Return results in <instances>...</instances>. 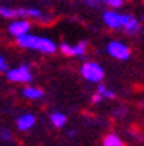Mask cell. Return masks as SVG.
Here are the masks:
<instances>
[{"label": "cell", "instance_id": "cell-6", "mask_svg": "<svg viewBox=\"0 0 144 146\" xmlns=\"http://www.w3.org/2000/svg\"><path fill=\"white\" fill-rule=\"evenodd\" d=\"M59 51L62 54L68 56V57H84L87 52V41H79L76 44L60 43L59 44Z\"/></svg>", "mask_w": 144, "mask_h": 146}, {"label": "cell", "instance_id": "cell-10", "mask_svg": "<svg viewBox=\"0 0 144 146\" xmlns=\"http://www.w3.org/2000/svg\"><path fill=\"white\" fill-rule=\"evenodd\" d=\"M36 124V116L30 111L27 113H22L21 116L16 119V127H18L19 132H29L30 129H33Z\"/></svg>", "mask_w": 144, "mask_h": 146}, {"label": "cell", "instance_id": "cell-2", "mask_svg": "<svg viewBox=\"0 0 144 146\" xmlns=\"http://www.w3.org/2000/svg\"><path fill=\"white\" fill-rule=\"evenodd\" d=\"M0 16L8 18L11 21L15 19H35L40 22H49L51 18L46 16L41 10L38 8H32V7H19V8H11V7H0Z\"/></svg>", "mask_w": 144, "mask_h": 146}, {"label": "cell", "instance_id": "cell-7", "mask_svg": "<svg viewBox=\"0 0 144 146\" xmlns=\"http://www.w3.org/2000/svg\"><path fill=\"white\" fill-rule=\"evenodd\" d=\"M30 27H32V26H30L29 19H15V21L10 22V26H8V32L15 36L16 40H19V38H22V36L32 33V32H30Z\"/></svg>", "mask_w": 144, "mask_h": 146}, {"label": "cell", "instance_id": "cell-15", "mask_svg": "<svg viewBox=\"0 0 144 146\" xmlns=\"http://www.w3.org/2000/svg\"><path fill=\"white\" fill-rule=\"evenodd\" d=\"M100 5H104V7H108L109 10H117V8H122L124 3H125V0H98Z\"/></svg>", "mask_w": 144, "mask_h": 146}, {"label": "cell", "instance_id": "cell-3", "mask_svg": "<svg viewBox=\"0 0 144 146\" xmlns=\"http://www.w3.org/2000/svg\"><path fill=\"white\" fill-rule=\"evenodd\" d=\"M79 73L87 83H92V84H100L104 78L103 67L98 62H95V60H86V62H83L79 67Z\"/></svg>", "mask_w": 144, "mask_h": 146}, {"label": "cell", "instance_id": "cell-16", "mask_svg": "<svg viewBox=\"0 0 144 146\" xmlns=\"http://www.w3.org/2000/svg\"><path fill=\"white\" fill-rule=\"evenodd\" d=\"M0 140L2 141H13V132L10 129H0Z\"/></svg>", "mask_w": 144, "mask_h": 146}, {"label": "cell", "instance_id": "cell-9", "mask_svg": "<svg viewBox=\"0 0 144 146\" xmlns=\"http://www.w3.org/2000/svg\"><path fill=\"white\" fill-rule=\"evenodd\" d=\"M141 30V22L136 16L124 13V21H122V32L127 35H136Z\"/></svg>", "mask_w": 144, "mask_h": 146}, {"label": "cell", "instance_id": "cell-18", "mask_svg": "<svg viewBox=\"0 0 144 146\" xmlns=\"http://www.w3.org/2000/svg\"><path fill=\"white\" fill-rule=\"evenodd\" d=\"M84 3L89 5V7H92V8H98V7H100V2H98V0H84Z\"/></svg>", "mask_w": 144, "mask_h": 146}, {"label": "cell", "instance_id": "cell-19", "mask_svg": "<svg viewBox=\"0 0 144 146\" xmlns=\"http://www.w3.org/2000/svg\"><path fill=\"white\" fill-rule=\"evenodd\" d=\"M68 135H70V137H75V135H76V130H70Z\"/></svg>", "mask_w": 144, "mask_h": 146}, {"label": "cell", "instance_id": "cell-13", "mask_svg": "<svg viewBox=\"0 0 144 146\" xmlns=\"http://www.w3.org/2000/svg\"><path fill=\"white\" fill-rule=\"evenodd\" d=\"M49 121H51V124H52V127L63 129L67 125V122H68V117H67L65 113H62V111H52L49 114Z\"/></svg>", "mask_w": 144, "mask_h": 146}, {"label": "cell", "instance_id": "cell-8", "mask_svg": "<svg viewBox=\"0 0 144 146\" xmlns=\"http://www.w3.org/2000/svg\"><path fill=\"white\" fill-rule=\"evenodd\" d=\"M101 18H103V22L106 27L112 30H122L124 13H119L117 10H104Z\"/></svg>", "mask_w": 144, "mask_h": 146}, {"label": "cell", "instance_id": "cell-5", "mask_svg": "<svg viewBox=\"0 0 144 146\" xmlns=\"http://www.w3.org/2000/svg\"><path fill=\"white\" fill-rule=\"evenodd\" d=\"M106 52L109 57L116 59V60H128L131 56V49L127 43L120 40H112L106 44Z\"/></svg>", "mask_w": 144, "mask_h": 146}, {"label": "cell", "instance_id": "cell-12", "mask_svg": "<svg viewBox=\"0 0 144 146\" xmlns=\"http://www.w3.org/2000/svg\"><path fill=\"white\" fill-rule=\"evenodd\" d=\"M21 95L24 97V99L35 102V100H41V99H43V97H44V91L41 88H36V86L29 84V86H24V88H22Z\"/></svg>", "mask_w": 144, "mask_h": 146}, {"label": "cell", "instance_id": "cell-14", "mask_svg": "<svg viewBox=\"0 0 144 146\" xmlns=\"http://www.w3.org/2000/svg\"><path fill=\"white\" fill-rule=\"evenodd\" d=\"M103 146H125L124 140L116 133H108L103 137Z\"/></svg>", "mask_w": 144, "mask_h": 146}, {"label": "cell", "instance_id": "cell-4", "mask_svg": "<svg viewBox=\"0 0 144 146\" xmlns=\"http://www.w3.org/2000/svg\"><path fill=\"white\" fill-rule=\"evenodd\" d=\"M7 78L11 81V83L29 86V84L32 83V80H33V73H32V68H30L29 64H22V65H18V67H15V68L8 70Z\"/></svg>", "mask_w": 144, "mask_h": 146}, {"label": "cell", "instance_id": "cell-11", "mask_svg": "<svg viewBox=\"0 0 144 146\" xmlns=\"http://www.w3.org/2000/svg\"><path fill=\"white\" fill-rule=\"evenodd\" d=\"M117 95L112 89L106 88L104 84H98L97 89H95V94L92 95V103H100L104 100H114Z\"/></svg>", "mask_w": 144, "mask_h": 146}, {"label": "cell", "instance_id": "cell-17", "mask_svg": "<svg viewBox=\"0 0 144 146\" xmlns=\"http://www.w3.org/2000/svg\"><path fill=\"white\" fill-rule=\"evenodd\" d=\"M8 70H10V68H8V62H7V59H5V56L0 54V72L7 73Z\"/></svg>", "mask_w": 144, "mask_h": 146}, {"label": "cell", "instance_id": "cell-1", "mask_svg": "<svg viewBox=\"0 0 144 146\" xmlns=\"http://www.w3.org/2000/svg\"><path fill=\"white\" fill-rule=\"evenodd\" d=\"M18 44L24 49H30V51H36L40 54H54L59 49V46L55 44L54 40H51L48 36L43 35H35V33H29V35L19 38Z\"/></svg>", "mask_w": 144, "mask_h": 146}, {"label": "cell", "instance_id": "cell-20", "mask_svg": "<svg viewBox=\"0 0 144 146\" xmlns=\"http://www.w3.org/2000/svg\"><path fill=\"white\" fill-rule=\"evenodd\" d=\"M143 30H144V29H143Z\"/></svg>", "mask_w": 144, "mask_h": 146}]
</instances>
